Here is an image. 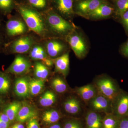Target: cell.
I'll list each match as a JSON object with an SVG mask.
<instances>
[{
	"label": "cell",
	"instance_id": "5bb4252c",
	"mask_svg": "<svg viewBox=\"0 0 128 128\" xmlns=\"http://www.w3.org/2000/svg\"><path fill=\"white\" fill-rule=\"evenodd\" d=\"M55 4L60 16L71 21L75 14L73 9V0H55Z\"/></svg>",
	"mask_w": 128,
	"mask_h": 128
},
{
	"label": "cell",
	"instance_id": "30bf717a",
	"mask_svg": "<svg viewBox=\"0 0 128 128\" xmlns=\"http://www.w3.org/2000/svg\"><path fill=\"white\" fill-rule=\"evenodd\" d=\"M105 2L104 0H82L76 2L74 12L78 16L86 18L92 12Z\"/></svg>",
	"mask_w": 128,
	"mask_h": 128
},
{
	"label": "cell",
	"instance_id": "d6986e66",
	"mask_svg": "<svg viewBox=\"0 0 128 128\" xmlns=\"http://www.w3.org/2000/svg\"><path fill=\"white\" fill-rule=\"evenodd\" d=\"M86 120L87 128H102L103 118L98 112L93 111L88 112Z\"/></svg>",
	"mask_w": 128,
	"mask_h": 128
},
{
	"label": "cell",
	"instance_id": "f1b7e54d",
	"mask_svg": "<svg viewBox=\"0 0 128 128\" xmlns=\"http://www.w3.org/2000/svg\"><path fill=\"white\" fill-rule=\"evenodd\" d=\"M119 119L112 114H108L102 120V128H118Z\"/></svg>",
	"mask_w": 128,
	"mask_h": 128
},
{
	"label": "cell",
	"instance_id": "2e32d148",
	"mask_svg": "<svg viewBox=\"0 0 128 128\" xmlns=\"http://www.w3.org/2000/svg\"><path fill=\"white\" fill-rule=\"evenodd\" d=\"M38 114L37 110L33 107L26 104H22L16 120L19 122H24L32 118L36 117Z\"/></svg>",
	"mask_w": 128,
	"mask_h": 128
},
{
	"label": "cell",
	"instance_id": "44dd1931",
	"mask_svg": "<svg viewBox=\"0 0 128 128\" xmlns=\"http://www.w3.org/2000/svg\"><path fill=\"white\" fill-rule=\"evenodd\" d=\"M22 104L20 102H14L6 106L4 109L3 112L7 115L11 122L16 120Z\"/></svg>",
	"mask_w": 128,
	"mask_h": 128
},
{
	"label": "cell",
	"instance_id": "d6a6232c",
	"mask_svg": "<svg viewBox=\"0 0 128 128\" xmlns=\"http://www.w3.org/2000/svg\"><path fill=\"white\" fill-rule=\"evenodd\" d=\"M119 18L120 22L128 36V10L122 14Z\"/></svg>",
	"mask_w": 128,
	"mask_h": 128
},
{
	"label": "cell",
	"instance_id": "8992f818",
	"mask_svg": "<svg viewBox=\"0 0 128 128\" xmlns=\"http://www.w3.org/2000/svg\"><path fill=\"white\" fill-rule=\"evenodd\" d=\"M29 30L23 19L11 16L8 19L4 28L5 37L12 38L25 35Z\"/></svg>",
	"mask_w": 128,
	"mask_h": 128
},
{
	"label": "cell",
	"instance_id": "7402d4cb",
	"mask_svg": "<svg viewBox=\"0 0 128 128\" xmlns=\"http://www.w3.org/2000/svg\"><path fill=\"white\" fill-rule=\"evenodd\" d=\"M44 80L33 79L29 80V87L30 94L35 96L41 93L45 86Z\"/></svg>",
	"mask_w": 128,
	"mask_h": 128
},
{
	"label": "cell",
	"instance_id": "e575fe53",
	"mask_svg": "<svg viewBox=\"0 0 128 128\" xmlns=\"http://www.w3.org/2000/svg\"><path fill=\"white\" fill-rule=\"evenodd\" d=\"M118 128H128V116H126L119 120Z\"/></svg>",
	"mask_w": 128,
	"mask_h": 128
},
{
	"label": "cell",
	"instance_id": "f6af8a7d",
	"mask_svg": "<svg viewBox=\"0 0 128 128\" xmlns=\"http://www.w3.org/2000/svg\"></svg>",
	"mask_w": 128,
	"mask_h": 128
},
{
	"label": "cell",
	"instance_id": "74e56055",
	"mask_svg": "<svg viewBox=\"0 0 128 128\" xmlns=\"http://www.w3.org/2000/svg\"><path fill=\"white\" fill-rule=\"evenodd\" d=\"M0 120L9 124L11 123L9 118L4 112L0 113Z\"/></svg>",
	"mask_w": 128,
	"mask_h": 128
},
{
	"label": "cell",
	"instance_id": "d590c367",
	"mask_svg": "<svg viewBox=\"0 0 128 128\" xmlns=\"http://www.w3.org/2000/svg\"><path fill=\"white\" fill-rule=\"evenodd\" d=\"M120 52L123 55L128 58V39L121 46Z\"/></svg>",
	"mask_w": 128,
	"mask_h": 128
},
{
	"label": "cell",
	"instance_id": "4fadbf2b",
	"mask_svg": "<svg viewBox=\"0 0 128 128\" xmlns=\"http://www.w3.org/2000/svg\"><path fill=\"white\" fill-rule=\"evenodd\" d=\"M113 13H114V6L105 2L90 13L86 18L92 20H102L110 17Z\"/></svg>",
	"mask_w": 128,
	"mask_h": 128
},
{
	"label": "cell",
	"instance_id": "f35d334b",
	"mask_svg": "<svg viewBox=\"0 0 128 128\" xmlns=\"http://www.w3.org/2000/svg\"><path fill=\"white\" fill-rule=\"evenodd\" d=\"M9 124L0 120V128H9Z\"/></svg>",
	"mask_w": 128,
	"mask_h": 128
},
{
	"label": "cell",
	"instance_id": "7c38bea8",
	"mask_svg": "<svg viewBox=\"0 0 128 128\" xmlns=\"http://www.w3.org/2000/svg\"><path fill=\"white\" fill-rule=\"evenodd\" d=\"M89 102L92 111L112 114V102L102 95L98 94Z\"/></svg>",
	"mask_w": 128,
	"mask_h": 128
},
{
	"label": "cell",
	"instance_id": "f546056e",
	"mask_svg": "<svg viewBox=\"0 0 128 128\" xmlns=\"http://www.w3.org/2000/svg\"><path fill=\"white\" fill-rule=\"evenodd\" d=\"M13 6V0H0V11L4 15L9 14Z\"/></svg>",
	"mask_w": 128,
	"mask_h": 128
},
{
	"label": "cell",
	"instance_id": "1f68e13d",
	"mask_svg": "<svg viewBox=\"0 0 128 128\" xmlns=\"http://www.w3.org/2000/svg\"><path fill=\"white\" fill-rule=\"evenodd\" d=\"M64 128H82V126L80 120L73 119L66 122Z\"/></svg>",
	"mask_w": 128,
	"mask_h": 128
},
{
	"label": "cell",
	"instance_id": "ab89813d",
	"mask_svg": "<svg viewBox=\"0 0 128 128\" xmlns=\"http://www.w3.org/2000/svg\"><path fill=\"white\" fill-rule=\"evenodd\" d=\"M11 128H25L23 124L20 123L15 124L12 126Z\"/></svg>",
	"mask_w": 128,
	"mask_h": 128
},
{
	"label": "cell",
	"instance_id": "7a4b0ae2",
	"mask_svg": "<svg viewBox=\"0 0 128 128\" xmlns=\"http://www.w3.org/2000/svg\"><path fill=\"white\" fill-rule=\"evenodd\" d=\"M18 11L28 29L42 38L49 34L44 17L34 9L25 6H20Z\"/></svg>",
	"mask_w": 128,
	"mask_h": 128
},
{
	"label": "cell",
	"instance_id": "4dcf8cb0",
	"mask_svg": "<svg viewBox=\"0 0 128 128\" xmlns=\"http://www.w3.org/2000/svg\"><path fill=\"white\" fill-rule=\"evenodd\" d=\"M28 1L31 6L37 9H43L47 6L46 0H28Z\"/></svg>",
	"mask_w": 128,
	"mask_h": 128
},
{
	"label": "cell",
	"instance_id": "ac0fdd59",
	"mask_svg": "<svg viewBox=\"0 0 128 128\" xmlns=\"http://www.w3.org/2000/svg\"><path fill=\"white\" fill-rule=\"evenodd\" d=\"M75 91L80 98L86 102H89L98 94L95 85L92 84L77 88Z\"/></svg>",
	"mask_w": 128,
	"mask_h": 128
},
{
	"label": "cell",
	"instance_id": "5b68a950",
	"mask_svg": "<svg viewBox=\"0 0 128 128\" xmlns=\"http://www.w3.org/2000/svg\"><path fill=\"white\" fill-rule=\"evenodd\" d=\"M95 86L98 94L108 98L112 102L121 91L113 80L106 76L98 79Z\"/></svg>",
	"mask_w": 128,
	"mask_h": 128
},
{
	"label": "cell",
	"instance_id": "836d02e7",
	"mask_svg": "<svg viewBox=\"0 0 128 128\" xmlns=\"http://www.w3.org/2000/svg\"><path fill=\"white\" fill-rule=\"evenodd\" d=\"M27 128H40L38 121L36 117L32 118L28 121Z\"/></svg>",
	"mask_w": 128,
	"mask_h": 128
},
{
	"label": "cell",
	"instance_id": "83f0119b",
	"mask_svg": "<svg viewBox=\"0 0 128 128\" xmlns=\"http://www.w3.org/2000/svg\"><path fill=\"white\" fill-rule=\"evenodd\" d=\"M114 14L120 18L125 12L128 10V0H114Z\"/></svg>",
	"mask_w": 128,
	"mask_h": 128
},
{
	"label": "cell",
	"instance_id": "6da1fadb",
	"mask_svg": "<svg viewBox=\"0 0 128 128\" xmlns=\"http://www.w3.org/2000/svg\"><path fill=\"white\" fill-rule=\"evenodd\" d=\"M44 18L49 34L54 38L65 39L77 27L71 21L52 11L49 12Z\"/></svg>",
	"mask_w": 128,
	"mask_h": 128
},
{
	"label": "cell",
	"instance_id": "603a6c76",
	"mask_svg": "<svg viewBox=\"0 0 128 128\" xmlns=\"http://www.w3.org/2000/svg\"><path fill=\"white\" fill-rule=\"evenodd\" d=\"M48 67L41 62H35L34 67V74L37 79L44 80L47 79L49 74Z\"/></svg>",
	"mask_w": 128,
	"mask_h": 128
},
{
	"label": "cell",
	"instance_id": "ba28073f",
	"mask_svg": "<svg viewBox=\"0 0 128 128\" xmlns=\"http://www.w3.org/2000/svg\"><path fill=\"white\" fill-rule=\"evenodd\" d=\"M67 45L62 39L54 38L45 42L44 47L48 56L55 58L66 52Z\"/></svg>",
	"mask_w": 128,
	"mask_h": 128
},
{
	"label": "cell",
	"instance_id": "3957f363",
	"mask_svg": "<svg viewBox=\"0 0 128 128\" xmlns=\"http://www.w3.org/2000/svg\"><path fill=\"white\" fill-rule=\"evenodd\" d=\"M36 43L32 36L25 34L5 44L3 50L8 54H22L29 52Z\"/></svg>",
	"mask_w": 128,
	"mask_h": 128
},
{
	"label": "cell",
	"instance_id": "e0dca14e",
	"mask_svg": "<svg viewBox=\"0 0 128 128\" xmlns=\"http://www.w3.org/2000/svg\"><path fill=\"white\" fill-rule=\"evenodd\" d=\"M29 80L26 77L18 78L16 80L14 85V90L18 96L26 98L30 94L29 87Z\"/></svg>",
	"mask_w": 128,
	"mask_h": 128
},
{
	"label": "cell",
	"instance_id": "4316f807",
	"mask_svg": "<svg viewBox=\"0 0 128 128\" xmlns=\"http://www.w3.org/2000/svg\"><path fill=\"white\" fill-rule=\"evenodd\" d=\"M51 86L56 92L60 94L64 93L67 90V86L62 78L57 76L51 82Z\"/></svg>",
	"mask_w": 128,
	"mask_h": 128
},
{
	"label": "cell",
	"instance_id": "ffe728a7",
	"mask_svg": "<svg viewBox=\"0 0 128 128\" xmlns=\"http://www.w3.org/2000/svg\"><path fill=\"white\" fill-rule=\"evenodd\" d=\"M64 107L66 112L73 115L78 114L81 110V105L80 101L74 97L67 98L64 102Z\"/></svg>",
	"mask_w": 128,
	"mask_h": 128
},
{
	"label": "cell",
	"instance_id": "9c48e42d",
	"mask_svg": "<svg viewBox=\"0 0 128 128\" xmlns=\"http://www.w3.org/2000/svg\"><path fill=\"white\" fill-rule=\"evenodd\" d=\"M31 62L26 58L21 55L16 56L11 64L6 70V73L20 75L28 73L31 68Z\"/></svg>",
	"mask_w": 128,
	"mask_h": 128
},
{
	"label": "cell",
	"instance_id": "52a82bcc",
	"mask_svg": "<svg viewBox=\"0 0 128 128\" xmlns=\"http://www.w3.org/2000/svg\"><path fill=\"white\" fill-rule=\"evenodd\" d=\"M112 114L120 119L128 116V93L120 91L112 102Z\"/></svg>",
	"mask_w": 128,
	"mask_h": 128
},
{
	"label": "cell",
	"instance_id": "7bdbcfd3",
	"mask_svg": "<svg viewBox=\"0 0 128 128\" xmlns=\"http://www.w3.org/2000/svg\"><path fill=\"white\" fill-rule=\"evenodd\" d=\"M2 99L1 98H0V108L1 106L2 105Z\"/></svg>",
	"mask_w": 128,
	"mask_h": 128
},
{
	"label": "cell",
	"instance_id": "cb8c5ba5",
	"mask_svg": "<svg viewBox=\"0 0 128 128\" xmlns=\"http://www.w3.org/2000/svg\"><path fill=\"white\" fill-rule=\"evenodd\" d=\"M60 114L57 110L54 109L47 110L44 112L42 116L43 121L48 124L56 123L60 120Z\"/></svg>",
	"mask_w": 128,
	"mask_h": 128
},
{
	"label": "cell",
	"instance_id": "9a60e30c",
	"mask_svg": "<svg viewBox=\"0 0 128 128\" xmlns=\"http://www.w3.org/2000/svg\"><path fill=\"white\" fill-rule=\"evenodd\" d=\"M56 72L66 76L70 69V56L68 51L64 53L60 57L53 60Z\"/></svg>",
	"mask_w": 128,
	"mask_h": 128
},
{
	"label": "cell",
	"instance_id": "484cf974",
	"mask_svg": "<svg viewBox=\"0 0 128 128\" xmlns=\"http://www.w3.org/2000/svg\"><path fill=\"white\" fill-rule=\"evenodd\" d=\"M10 86V79L7 73L0 70V94H7L9 92Z\"/></svg>",
	"mask_w": 128,
	"mask_h": 128
},
{
	"label": "cell",
	"instance_id": "d4e9b609",
	"mask_svg": "<svg viewBox=\"0 0 128 128\" xmlns=\"http://www.w3.org/2000/svg\"><path fill=\"white\" fill-rule=\"evenodd\" d=\"M57 100L56 96L54 92L47 90L41 96L39 99V103L43 107H49L55 103Z\"/></svg>",
	"mask_w": 128,
	"mask_h": 128
},
{
	"label": "cell",
	"instance_id": "b9f144b4",
	"mask_svg": "<svg viewBox=\"0 0 128 128\" xmlns=\"http://www.w3.org/2000/svg\"><path fill=\"white\" fill-rule=\"evenodd\" d=\"M2 17L0 14V30H1L2 26Z\"/></svg>",
	"mask_w": 128,
	"mask_h": 128
},
{
	"label": "cell",
	"instance_id": "277c9868",
	"mask_svg": "<svg viewBox=\"0 0 128 128\" xmlns=\"http://www.w3.org/2000/svg\"><path fill=\"white\" fill-rule=\"evenodd\" d=\"M76 57L82 58L88 51V46L82 32L76 27L65 38Z\"/></svg>",
	"mask_w": 128,
	"mask_h": 128
},
{
	"label": "cell",
	"instance_id": "ee69618b",
	"mask_svg": "<svg viewBox=\"0 0 128 128\" xmlns=\"http://www.w3.org/2000/svg\"><path fill=\"white\" fill-rule=\"evenodd\" d=\"M74 0L76 2H77L80 1L82 0Z\"/></svg>",
	"mask_w": 128,
	"mask_h": 128
},
{
	"label": "cell",
	"instance_id": "60d3db41",
	"mask_svg": "<svg viewBox=\"0 0 128 128\" xmlns=\"http://www.w3.org/2000/svg\"><path fill=\"white\" fill-rule=\"evenodd\" d=\"M48 128H62L60 124H54Z\"/></svg>",
	"mask_w": 128,
	"mask_h": 128
},
{
	"label": "cell",
	"instance_id": "8fae6325",
	"mask_svg": "<svg viewBox=\"0 0 128 128\" xmlns=\"http://www.w3.org/2000/svg\"><path fill=\"white\" fill-rule=\"evenodd\" d=\"M29 56L32 60H40L47 67H51L54 65L53 60L47 54L44 47L35 43L29 51Z\"/></svg>",
	"mask_w": 128,
	"mask_h": 128
},
{
	"label": "cell",
	"instance_id": "8d00e7d4",
	"mask_svg": "<svg viewBox=\"0 0 128 128\" xmlns=\"http://www.w3.org/2000/svg\"><path fill=\"white\" fill-rule=\"evenodd\" d=\"M5 36L2 30H0V52L3 51L5 44Z\"/></svg>",
	"mask_w": 128,
	"mask_h": 128
}]
</instances>
